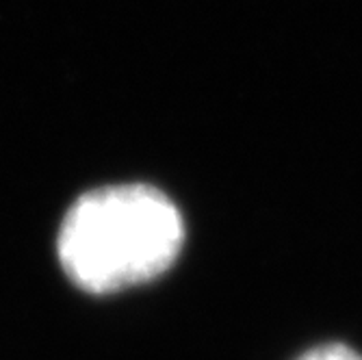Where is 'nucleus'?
I'll use <instances>...</instances> for the list:
<instances>
[{"mask_svg": "<svg viewBox=\"0 0 362 360\" xmlns=\"http://www.w3.org/2000/svg\"><path fill=\"white\" fill-rule=\"evenodd\" d=\"M185 223L165 193L148 185L91 191L70 209L59 233V260L89 293L154 280L178 258Z\"/></svg>", "mask_w": 362, "mask_h": 360, "instance_id": "nucleus-1", "label": "nucleus"}, {"mask_svg": "<svg viewBox=\"0 0 362 360\" xmlns=\"http://www.w3.org/2000/svg\"><path fill=\"white\" fill-rule=\"evenodd\" d=\"M298 360H362V354H358L356 349H351L347 345L330 343V345H321V347L306 352Z\"/></svg>", "mask_w": 362, "mask_h": 360, "instance_id": "nucleus-2", "label": "nucleus"}]
</instances>
